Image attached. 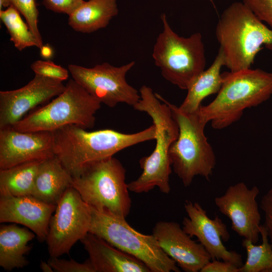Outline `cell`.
I'll list each match as a JSON object with an SVG mask.
<instances>
[{"instance_id":"6da1fadb","label":"cell","mask_w":272,"mask_h":272,"mask_svg":"<svg viewBox=\"0 0 272 272\" xmlns=\"http://www.w3.org/2000/svg\"><path fill=\"white\" fill-rule=\"evenodd\" d=\"M53 134L54 155L75 177L92 163L113 157L129 147L155 140L156 128L153 124L141 131L124 133L111 129L89 131L77 125H68Z\"/></svg>"},{"instance_id":"7a4b0ae2","label":"cell","mask_w":272,"mask_h":272,"mask_svg":"<svg viewBox=\"0 0 272 272\" xmlns=\"http://www.w3.org/2000/svg\"><path fill=\"white\" fill-rule=\"evenodd\" d=\"M140 95V100L133 107L151 117L156 128V143L153 152L140 160L143 172L136 180L128 183V189L137 193H147L157 186L162 193L168 194L172 166L169 150L178 137V126L169 106L161 103L150 87L143 86Z\"/></svg>"},{"instance_id":"3957f363","label":"cell","mask_w":272,"mask_h":272,"mask_svg":"<svg viewBox=\"0 0 272 272\" xmlns=\"http://www.w3.org/2000/svg\"><path fill=\"white\" fill-rule=\"evenodd\" d=\"M215 34L230 72L250 69L264 46L272 50V30L242 3L235 2L221 14Z\"/></svg>"},{"instance_id":"277c9868","label":"cell","mask_w":272,"mask_h":272,"mask_svg":"<svg viewBox=\"0 0 272 272\" xmlns=\"http://www.w3.org/2000/svg\"><path fill=\"white\" fill-rule=\"evenodd\" d=\"M222 75V85L216 98L198 110L216 129L231 125L240 119L246 109L259 105L272 95V73L248 69Z\"/></svg>"},{"instance_id":"5b68a950","label":"cell","mask_w":272,"mask_h":272,"mask_svg":"<svg viewBox=\"0 0 272 272\" xmlns=\"http://www.w3.org/2000/svg\"><path fill=\"white\" fill-rule=\"evenodd\" d=\"M155 94L160 101L169 106L178 126V137L169 150L175 173L185 187L190 186L197 175L210 180L216 160L204 132L207 122L200 115L198 110L192 113L183 111L160 95Z\"/></svg>"},{"instance_id":"8992f818","label":"cell","mask_w":272,"mask_h":272,"mask_svg":"<svg viewBox=\"0 0 272 272\" xmlns=\"http://www.w3.org/2000/svg\"><path fill=\"white\" fill-rule=\"evenodd\" d=\"M125 172L113 156L89 165L72 178L71 186L90 207L125 218L131 206Z\"/></svg>"},{"instance_id":"52a82bcc","label":"cell","mask_w":272,"mask_h":272,"mask_svg":"<svg viewBox=\"0 0 272 272\" xmlns=\"http://www.w3.org/2000/svg\"><path fill=\"white\" fill-rule=\"evenodd\" d=\"M101 103L73 78L65 89L49 103L24 116L13 128L21 131H54L68 125L92 128Z\"/></svg>"},{"instance_id":"ba28073f","label":"cell","mask_w":272,"mask_h":272,"mask_svg":"<svg viewBox=\"0 0 272 272\" xmlns=\"http://www.w3.org/2000/svg\"><path fill=\"white\" fill-rule=\"evenodd\" d=\"M161 19L163 30L154 46L155 64L167 81L187 90L206 65L202 35L196 32L188 37L180 36L172 29L165 14Z\"/></svg>"},{"instance_id":"9c48e42d","label":"cell","mask_w":272,"mask_h":272,"mask_svg":"<svg viewBox=\"0 0 272 272\" xmlns=\"http://www.w3.org/2000/svg\"><path fill=\"white\" fill-rule=\"evenodd\" d=\"M90 208L92 218L89 232L139 259L151 272L180 271L175 261L161 248L153 234L137 231L125 218Z\"/></svg>"},{"instance_id":"30bf717a","label":"cell","mask_w":272,"mask_h":272,"mask_svg":"<svg viewBox=\"0 0 272 272\" xmlns=\"http://www.w3.org/2000/svg\"><path fill=\"white\" fill-rule=\"evenodd\" d=\"M90 206L72 186L58 201L49 225L46 241L50 257L69 254L73 246L89 232Z\"/></svg>"},{"instance_id":"8fae6325","label":"cell","mask_w":272,"mask_h":272,"mask_svg":"<svg viewBox=\"0 0 272 272\" xmlns=\"http://www.w3.org/2000/svg\"><path fill=\"white\" fill-rule=\"evenodd\" d=\"M134 64L131 61L116 67L104 62L91 68L70 64L68 69L72 78L101 103L110 108L119 103L133 106L140 95L128 84L125 76Z\"/></svg>"},{"instance_id":"7c38bea8","label":"cell","mask_w":272,"mask_h":272,"mask_svg":"<svg viewBox=\"0 0 272 272\" xmlns=\"http://www.w3.org/2000/svg\"><path fill=\"white\" fill-rule=\"evenodd\" d=\"M184 207L187 217L182 221L183 230L197 241L210 255L212 259L231 262L240 267L243 265L242 255L235 251L229 250L223 243L230 235L226 225L216 216L208 217L206 211L197 202L186 200Z\"/></svg>"},{"instance_id":"4fadbf2b","label":"cell","mask_w":272,"mask_h":272,"mask_svg":"<svg viewBox=\"0 0 272 272\" xmlns=\"http://www.w3.org/2000/svg\"><path fill=\"white\" fill-rule=\"evenodd\" d=\"M259 190L249 188L243 182L230 185L225 193L215 198L218 210L231 222V228L238 235L256 244L260 235L261 216L256 198Z\"/></svg>"},{"instance_id":"5bb4252c","label":"cell","mask_w":272,"mask_h":272,"mask_svg":"<svg viewBox=\"0 0 272 272\" xmlns=\"http://www.w3.org/2000/svg\"><path fill=\"white\" fill-rule=\"evenodd\" d=\"M62 81L35 74L18 89L0 91V128L13 126L31 109L62 93Z\"/></svg>"},{"instance_id":"9a60e30c","label":"cell","mask_w":272,"mask_h":272,"mask_svg":"<svg viewBox=\"0 0 272 272\" xmlns=\"http://www.w3.org/2000/svg\"><path fill=\"white\" fill-rule=\"evenodd\" d=\"M52 131H21L13 126L0 128V169L54 156Z\"/></svg>"},{"instance_id":"2e32d148","label":"cell","mask_w":272,"mask_h":272,"mask_svg":"<svg viewBox=\"0 0 272 272\" xmlns=\"http://www.w3.org/2000/svg\"><path fill=\"white\" fill-rule=\"evenodd\" d=\"M152 234L162 250L184 271H200L212 259L203 246L192 240L175 222H158Z\"/></svg>"},{"instance_id":"e0dca14e","label":"cell","mask_w":272,"mask_h":272,"mask_svg":"<svg viewBox=\"0 0 272 272\" xmlns=\"http://www.w3.org/2000/svg\"><path fill=\"white\" fill-rule=\"evenodd\" d=\"M56 206L33 195L18 196L0 193V222L24 225L43 242L47 236L49 222Z\"/></svg>"},{"instance_id":"ac0fdd59","label":"cell","mask_w":272,"mask_h":272,"mask_svg":"<svg viewBox=\"0 0 272 272\" xmlns=\"http://www.w3.org/2000/svg\"><path fill=\"white\" fill-rule=\"evenodd\" d=\"M80 241L95 272H151L142 261L92 233Z\"/></svg>"},{"instance_id":"d6986e66","label":"cell","mask_w":272,"mask_h":272,"mask_svg":"<svg viewBox=\"0 0 272 272\" xmlns=\"http://www.w3.org/2000/svg\"><path fill=\"white\" fill-rule=\"evenodd\" d=\"M72 178L55 156L42 160L36 175L32 195L56 205L64 191L71 186Z\"/></svg>"},{"instance_id":"ffe728a7","label":"cell","mask_w":272,"mask_h":272,"mask_svg":"<svg viewBox=\"0 0 272 272\" xmlns=\"http://www.w3.org/2000/svg\"><path fill=\"white\" fill-rule=\"evenodd\" d=\"M35 234L16 224L0 227V266L7 271L23 268L29 262L25 255L32 249L28 243Z\"/></svg>"},{"instance_id":"44dd1931","label":"cell","mask_w":272,"mask_h":272,"mask_svg":"<svg viewBox=\"0 0 272 272\" xmlns=\"http://www.w3.org/2000/svg\"><path fill=\"white\" fill-rule=\"evenodd\" d=\"M118 12L116 0H89L69 16L68 24L76 31L90 33L106 27Z\"/></svg>"},{"instance_id":"7402d4cb","label":"cell","mask_w":272,"mask_h":272,"mask_svg":"<svg viewBox=\"0 0 272 272\" xmlns=\"http://www.w3.org/2000/svg\"><path fill=\"white\" fill-rule=\"evenodd\" d=\"M224 65L223 53L219 49L211 66L202 71L187 90L186 96L179 107L182 111L189 113L197 111L205 98L219 92L223 82L221 70Z\"/></svg>"},{"instance_id":"603a6c76","label":"cell","mask_w":272,"mask_h":272,"mask_svg":"<svg viewBox=\"0 0 272 272\" xmlns=\"http://www.w3.org/2000/svg\"><path fill=\"white\" fill-rule=\"evenodd\" d=\"M42 161H28L0 169V193L32 195L36 175Z\"/></svg>"},{"instance_id":"cb8c5ba5","label":"cell","mask_w":272,"mask_h":272,"mask_svg":"<svg viewBox=\"0 0 272 272\" xmlns=\"http://www.w3.org/2000/svg\"><path fill=\"white\" fill-rule=\"evenodd\" d=\"M262 243L255 245L244 239L242 245L247 253L245 262L239 268V272H272V246L263 225L260 227Z\"/></svg>"},{"instance_id":"d4e9b609","label":"cell","mask_w":272,"mask_h":272,"mask_svg":"<svg viewBox=\"0 0 272 272\" xmlns=\"http://www.w3.org/2000/svg\"><path fill=\"white\" fill-rule=\"evenodd\" d=\"M20 12L13 5L0 10V19L10 36V40L19 51L31 46L39 48L38 43L27 24L22 19Z\"/></svg>"},{"instance_id":"484cf974","label":"cell","mask_w":272,"mask_h":272,"mask_svg":"<svg viewBox=\"0 0 272 272\" xmlns=\"http://www.w3.org/2000/svg\"><path fill=\"white\" fill-rule=\"evenodd\" d=\"M12 5L25 18L30 30L35 37L40 49L43 45L42 37L38 27L39 12L35 0H12Z\"/></svg>"},{"instance_id":"4316f807","label":"cell","mask_w":272,"mask_h":272,"mask_svg":"<svg viewBox=\"0 0 272 272\" xmlns=\"http://www.w3.org/2000/svg\"><path fill=\"white\" fill-rule=\"evenodd\" d=\"M30 67L35 74L61 81L66 80L69 78V72L66 69L50 60L35 61L31 64Z\"/></svg>"},{"instance_id":"83f0119b","label":"cell","mask_w":272,"mask_h":272,"mask_svg":"<svg viewBox=\"0 0 272 272\" xmlns=\"http://www.w3.org/2000/svg\"><path fill=\"white\" fill-rule=\"evenodd\" d=\"M47 262L53 271L57 272H95L89 259L84 263H79L73 259L65 260L58 257H50Z\"/></svg>"},{"instance_id":"f1b7e54d","label":"cell","mask_w":272,"mask_h":272,"mask_svg":"<svg viewBox=\"0 0 272 272\" xmlns=\"http://www.w3.org/2000/svg\"><path fill=\"white\" fill-rule=\"evenodd\" d=\"M242 3L262 22L272 30V0H242Z\"/></svg>"},{"instance_id":"f546056e","label":"cell","mask_w":272,"mask_h":272,"mask_svg":"<svg viewBox=\"0 0 272 272\" xmlns=\"http://www.w3.org/2000/svg\"><path fill=\"white\" fill-rule=\"evenodd\" d=\"M84 0H43L42 3L48 10L57 13L71 15L84 3Z\"/></svg>"},{"instance_id":"4dcf8cb0","label":"cell","mask_w":272,"mask_h":272,"mask_svg":"<svg viewBox=\"0 0 272 272\" xmlns=\"http://www.w3.org/2000/svg\"><path fill=\"white\" fill-rule=\"evenodd\" d=\"M259 207L264 213V222L263 225L272 246V187L262 197Z\"/></svg>"},{"instance_id":"1f68e13d","label":"cell","mask_w":272,"mask_h":272,"mask_svg":"<svg viewBox=\"0 0 272 272\" xmlns=\"http://www.w3.org/2000/svg\"><path fill=\"white\" fill-rule=\"evenodd\" d=\"M239 267L234 264L221 260L214 259L209 262L200 272H239Z\"/></svg>"},{"instance_id":"d6a6232c","label":"cell","mask_w":272,"mask_h":272,"mask_svg":"<svg viewBox=\"0 0 272 272\" xmlns=\"http://www.w3.org/2000/svg\"><path fill=\"white\" fill-rule=\"evenodd\" d=\"M40 55L44 59H48L53 55V50L50 46L48 44L43 45L40 48Z\"/></svg>"},{"instance_id":"836d02e7","label":"cell","mask_w":272,"mask_h":272,"mask_svg":"<svg viewBox=\"0 0 272 272\" xmlns=\"http://www.w3.org/2000/svg\"><path fill=\"white\" fill-rule=\"evenodd\" d=\"M40 267L42 270L44 272H52L54 271L52 268L48 263L44 261H42L40 263Z\"/></svg>"},{"instance_id":"e575fe53","label":"cell","mask_w":272,"mask_h":272,"mask_svg":"<svg viewBox=\"0 0 272 272\" xmlns=\"http://www.w3.org/2000/svg\"><path fill=\"white\" fill-rule=\"evenodd\" d=\"M12 5V0H0V10H2L3 8H8Z\"/></svg>"},{"instance_id":"d590c367","label":"cell","mask_w":272,"mask_h":272,"mask_svg":"<svg viewBox=\"0 0 272 272\" xmlns=\"http://www.w3.org/2000/svg\"><path fill=\"white\" fill-rule=\"evenodd\" d=\"M211 2H212V0H210Z\"/></svg>"}]
</instances>
